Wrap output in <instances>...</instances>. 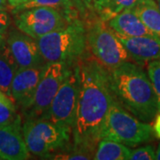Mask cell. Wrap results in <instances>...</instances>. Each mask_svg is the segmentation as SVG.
Listing matches in <instances>:
<instances>
[{"label":"cell","mask_w":160,"mask_h":160,"mask_svg":"<svg viewBox=\"0 0 160 160\" xmlns=\"http://www.w3.org/2000/svg\"><path fill=\"white\" fill-rule=\"evenodd\" d=\"M5 95H6V94H5L3 92H1L0 91V97H3V96H5Z\"/></svg>","instance_id":"cell-33"},{"label":"cell","mask_w":160,"mask_h":160,"mask_svg":"<svg viewBox=\"0 0 160 160\" xmlns=\"http://www.w3.org/2000/svg\"><path fill=\"white\" fill-rule=\"evenodd\" d=\"M46 64L19 68L11 85V98L23 111L30 106Z\"/></svg>","instance_id":"cell-10"},{"label":"cell","mask_w":160,"mask_h":160,"mask_svg":"<svg viewBox=\"0 0 160 160\" xmlns=\"http://www.w3.org/2000/svg\"><path fill=\"white\" fill-rule=\"evenodd\" d=\"M7 4V0H0V10H6Z\"/></svg>","instance_id":"cell-28"},{"label":"cell","mask_w":160,"mask_h":160,"mask_svg":"<svg viewBox=\"0 0 160 160\" xmlns=\"http://www.w3.org/2000/svg\"><path fill=\"white\" fill-rule=\"evenodd\" d=\"M156 159L160 160V143L158 147V149L156 150Z\"/></svg>","instance_id":"cell-29"},{"label":"cell","mask_w":160,"mask_h":160,"mask_svg":"<svg viewBox=\"0 0 160 160\" xmlns=\"http://www.w3.org/2000/svg\"><path fill=\"white\" fill-rule=\"evenodd\" d=\"M6 43L19 68L34 67L45 62L37 39L22 31L11 32Z\"/></svg>","instance_id":"cell-11"},{"label":"cell","mask_w":160,"mask_h":160,"mask_svg":"<svg viewBox=\"0 0 160 160\" xmlns=\"http://www.w3.org/2000/svg\"><path fill=\"white\" fill-rule=\"evenodd\" d=\"M27 1H29V0H7L8 5L12 8H15L17 6H21V5H22L23 3H25Z\"/></svg>","instance_id":"cell-26"},{"label":"cell","mask_w":160,"mask_h":160,"mask_svg":"<svg viewBox=\"0 0 160 160\" xmlns=\"http://www.w3.org/2000/svg\"><path fill=\"white\" fill-rule=\"evenodd\" d=\"M14 14V23L18 30L35 39L63 29L70 22L59 10L46 6L29 8Z\"/></svg>","instance_id":"cell-8"},{"label":"cell","mask_w":160,"mask_h":160,"mask_svg":"<svg viewBox=\"0 0 160 160\" xmlns=\"http://www.w3.org/2000/svg\"><path fill=\"white\" fill-rule=\"evenodd\" d=\"M29 157L23 139L21 118L0 126V159L25 160Z\"/></svg>","instance_id":"cell-12"},{"label":"cell","mask_w":160,"mask_h":160,"mask_svg":"<svg viewBox=\"0 0 160 160\" xmlns=\"http://www.w3.org/2000/svg\"><path fill=\"white\" fill-rule=\"evenodd\" d=\"M87 47L92 55L108 70L130 61L126 47L118 35L101 18L86 24Z\"/></svg>","instance_id":"cell-6"},{"label":"cell","mask_w":160,"mask_h":160,"mask_svg":"<svg viewBox=\"0 0 160 160\" xmlns=\"http://www.w3.org/2000/svg\"><path fill=\"white\" fill-rule=\"evenodd\" d=\"M74 63L52 62L46 64L32 102L24 111L27 118H46L53 98Z\"/></svg>","instance_id":"cell-7"},{"label":"cell","mask_w":160,"mask_h":160,"mask_svg":"<svg viewBox=\"0 0 160 160\" xmlns=\"http://www.w3.org/2000/svg\"><path fill=\"white\" fill-rule=\"evenodd\" d=\"M145 26L160 38V10L155 0H139L133 7Z\"/></svg>","instance_id":"cell-18"},{"label":"cell","mask_w":160,"mask_h":160,"mask_svg":"<svg viewBox=\"0 0 160 160\" xmlns=\"http://www.w3.org/2000/svg\"><path fill=\"white\" fill-rule=\"evenodd\" d=\"M18 69L17 62L6 41H4L0 46V91L10 98L12 82Z\"/></svg>","instance_id":"cell-15"},{"label":"cell","mask_w":160,"mask_h":160,"mask_svg":"<svg viewBox=\"0 0 160 160\" xmlns=\"http://www.w3.org/2000/svg\"><path fill=\"white\" fill-rule=\"evenodd\" d=\"M22 132L29 153L48 158L53 152L66 150L72 128L46 118H26Z\"/></svg>","instance_id":"cell-4"},{"label":"cell","mask_w":160,"mask_h":160,"mask_svg":"<svg viewBox=\"0 0 160 160\" xmlns=\"http://www.w3.org/2000/svg\"><path fill=\"white\" fill-rule=\"evenodd\" d=\"M86 3L87 6H91V0H84Z\"/></svg>","instance_id":"cell-31"},{"label":"cell","mask_w":160,"mask_h":160,"mask_svg":"<svg viewBox=\"0 0 160 160\" xmlns=\"http://www.w3.org/2000/svg\"><path fill=\"white\" fill-rule=\"evenodd\" d=\"M21 118L13 101L7 95L0 97V126L9 125Z\"/></svg>","instance_id":"cell-19"},{"label":"cell","mask_w":160,"mask_h":160,"mask_svg":"<svg viewBox=\"0 0 160 160\" xmlns=\"http://www.w3.org/2000/svg\"><path fill=\"white\" fill-rule=\"evenodd\" d=\"M152 128H153V132L155 133V135L160 139V109L155 117L154 124H153Z\"/></svg>","instance_id":"cell-25"},{"label":"cell","mask_w":160,"mask_h":160,"mask_svg":"<svg viewBox=\"0 0 160 160\" xmlns=\"http://www.w3.org/2000/svg\"><path fill=\"white\" fill-rule=\"evenodd\" d=\"M80 86L73 133V147L95 153L100 133L116 101L109 72L96 59L86 55L78 62Z\"/></svg>","instance_id":"cell-1"},{"label":"cell","mask_w":160,"mask_h":160,"mask_svg":"<svg viewBox=\"0 0 160 160\" xmlns=\"http://www.w3.org/2000/svg\"><path fill=\"white\" fill-rule=\"evenodd\" d=\"M147 72L157 96L158 109H160V59L148 62Z\"/></svg>","instance_id":"cell-21"},{"label":"cell","mask_w":160,"mask_h":160,"mask_svg":"<svg viewBox=\"0 0 160 160\" xmlns=\"http://www.w3.org/2000/svg\"><path fill=\"white\" fill-rule=\"evenodd\" d=\"M129 159L132 160H154L156 159V151L150 145L140 147L131 150Z\"/></svg>","instance_id":"cell-22"},{"label":"cell","mask_w":160,"mask_h":160,"mask_svg":"<svg viewBox=\"0 0 160 160\" xmlns=\"http://www.w3.org/2000/svg\"><path fill=\"white\" fill-rule=\"evenodd\" d=\"M109 83L115 99L138 119L149 123L158 112L153 86L139 65L130 61L109 70Z\"/></svg>","instance_id":"cell-2"},{"label":"cell","mask_w":160,"mask_h":160,"mask_svg":"<svg viewBox=\"0 0 160 160\" xmlns=\"http://www.w3.org/2000/svg\"><path fill=\"white\" fill-rule=\"evenodd\" d=\"M152 135L153 128L149 123L139 120L115 101L105 118L100 140L109 138L127 147H136L149 142Z\"/></svg>","instance_id":"cell-5"},{"label":"cell","mask_w":160,"mask_h":160,"mask_svg":"<svg viewBox=\"0 0 160 160\" xmlns=\"http://www.w3.org/2000/svg\"><path fill=\"white\" fill-rule=\"evenodd\" d=\"M10 25V17L6 10H0V33L5 34Z\"/></svg>","instance_id":"cell-24"},{"label":"cell","mask_w":160,"mask_h":160,"mask_svg":"<svg viewBox=\"0 0 160 160\" xmlns=\"http://www.w3.org/2000/svg\"><path fill=\"white\" fill-rule=\"evenodd\" d=\"M76 1V3L78 5V6L80 7V9L83 11V12H85V11H86V6H87V5H86V3L84 1V0H75Z\"/></svg>","instance_id":"cell-27"},{"label":"cell","mask_w":160,"mask_h":160,"mask_svg":"<svg viewBox=\"0 0 160 160\" xmlns=\"http://www.w3.org/2000/svg\"><path fill=\"white\" fill-rule=\"evenodd\" d=\"M79 86V69L78 63L75 62L56 92L45 118L73 128Z\"/></svg>","instance_id":"cell-9"},{"label":"cell","mask_w":160,"mask_h":160,"mask_svg":"<svg viewBox=\"0 0 160 160\" xmlns=\"http://www.w3.org/2000/svg\"><path fill=\"white\" fill-rule=\"evenodd\" d=\"M4 41H5V39H4V34H1L0 33V46L4 43Z\"/></svg>","instance_id":"cell-30"},{"label":"cell","mask_w":160,"mask_h":160,"mask_svg":"<svg viewBox=\"0 0 160 160\" xmlns=\"http://www.w3.org/2000/svg\"><path fill=\"white\" fill-rule=\"evenodd\" d=\"M131 149L123 143L109 138L99 141L93 159L96 160H127L130 158Z\"/></svg>","instance_id":"cell-17"},{"label":"cell","mask_w":160,"mask_h":160,"mask_svg":"<svg viewBox=\"0 0 160 160\" xmlns=\"http://www.w3.org/2000/svg\"><path fill=\"white\" fill-rule=\"evenodd\" d=\"M37 42L46 62H77L87 55L86 23L74 19L65 28L45 35Z\"/></svg>","instance_id":"cell-3"},{"label":"cell","mask_w":160,"mask_h":160,"mask_svg":"<svg viewBox=\"0 0 160 160\" xmlns=\"http://www.w3.org/2000/svg\"><path fill=\"white\" fill-rule=\"evenodd\" d=\"M156 1V3H157V5L158 6V8H159L160 10V0H155Z\"/></svg>","instance_id":"cell-32"},{"label":"cell","mask_w":160,"mask_h":160,"mask_svg":"<svg viewBox=\"0 0 160 160\" xmlns=\"http://www.w3.org/2000/svg\"><path fill=\"white\" fill-rule=\"evenodd\" d=\"M39 6L55 8L61 12H62L70 22L74 19H78L79 12H83L75 0H29L23 3L22 5L13 8V13Z\"/></svg>","instance_id":"cell-16"},{"label":"cell","mask_w":160,"mask_h":160,"mask_svg":"<svg viewBox=\"0 0 160 160\" xmlns=\"http://www.w3.org/2000/svg\"><path fill=\"white\" fill-rule=\"evenodd\" d=\"M121 43L126 47L132 61L138 64L160 59V38L157 36L122 37Z\"/></svg>","instance_id":"cell-13"},{"label":"cell","mask_w":160,"mask_h":160,"mask_svg":"<svg viewBox=\"0 0 160 160\" xmlns=\"http://www.w3.org/2000/svg\"><path fill=\"white\" fill-rule=\"evenodd\" d=\"M109 2V0H91V6H92L94 11L98 12L99 17H101L106 10Z\"/></svg>","instance_id":"cell-23"},{"label":"cell","mask_w":160,"mask_h":160,"mask_svg":"<svg viewBox=\"0 0 160 160\" xmlns=\"http://www.w3.org/2000/svg\"><path fill=\"white\" fill-rule=\"evenodd\" d=\"M115 33L122 37L155 36L140 19L133 8L121 11L106 22Z\"/></svg>","instance_id":"cell-14"},{"label":"cell","mask_w":160,"mask_h":160,"mask_svg":"<svg viewBox=\"0 0 160 160\" xmlns=\"http://www.w3.org/2000/svg\"><path fill=\"white\" fill-rule=\"evenodd\" d=\"M138 2L139 0H109L106 10L100 18L107 22L109 18L114 16L115 14L121 11L128 8H133L137 5Z\"/></svg>","instance_id":"cell-20"}]
</instances>
